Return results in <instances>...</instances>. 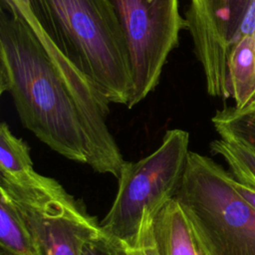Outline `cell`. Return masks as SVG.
<instances>
[{"instance_id":"cell-1","label":"cell","mask_w":255,"mask_h":255,"mask_svg":"<svg viewBox=\"0 0 255 255\" xmlns=\"http://www.w3.org/2000/svg\"><path fill=\"white\" fill-rule=\"evenodd\" d=\"M0 12V93L51 149L118 178L125 162L108 126L111 104L57 49L29 0Z\"/></svg>"},{"instance_id":"cell-2","label":"cell","mask_w":255,"mask_h":255,"mask_svg":"<svg viewBox=\"0 0 255 255\" xmlns=\"http://www.w3.org/2000/svg\"><path fill=\"white\" fill-rule=\"evenodd\" d=\"M65 58L111 103L128 107L132 77L124 31L109 0H29Z\"/></svg>"},{"instance_id":"cell-3","label":"cell","mask_w":255,"mask_h":255,"mask_svg":"<svg viewBox=\"0 0 255 255\" xmlns=\"http://www.w3.org/2000/svg\"><path fill=\"white\" fill-rule=\"evenodd\" d=\"M175 198L214 255H255V208L211 157L189 150Z\"/></svg>"},{"instance_id":"cell-4","label":"cell","mask_w":255,"mask_h":255,"mask_svg":"<svg viewBox=\"0 0 255 255\" xmlns=\"http://www.w3.org/2000/svg\"><path fill=\"white\" fill-rule=\"evenodd\" d=\"M189 133L180 128L165 131L160 145L143 158L125 161L115 200L100 223L109 235L132 246L144 213L153 216L172 198L184 174Z\"/></svg>"},{"instance_id":"cell-5","label":"cell","mask_w":255,"mask_h":255,"mask_svg":"<svg viewBox=\"0 0 255 255\" xmlns=\"http://www.w3.org/2000/svg\"><path fill=\"white\" fill-rule=\"evenodd\" d=\"M0 189L18 206L42 255H81L102 231L97 218L54 178L39 173L22 185L0 180Z\"/></svg>"},{"instance_id":"cell-6","label":"cell","mask_w":255,"mask_h":255,"mask_svg":"<svg viewBox=\"0 0 255 255\" xmlns=\"http://www.w3.org/2000/svg\"><path fill=\"white\" fill-rule=\"evenodd\" d=\"M126 38L132 91L128 109L139 104L159 83L170 52L187 22L179 0H109Z\"/></svg>"},{"instance_id":"cell-7","label":"cell","mask_w":255,"mask_h":255,"mask_svg":"<svg viewBox=\"0 0 255 255\" xmlns=\"http://www.w3.org/2000/svg\"><path fill=\"white\" fill-rule=\"evenodd\" d=\"M251 0H206L198 24L189 32L207 93L228 99L227 59Z\"/></svg>"},{"instance_id":"cell-8","label":"cell","mask_w":255,"mask_h":255,"mask_svg":"<svg viewBox=\"0 0 255 255\" xmlns=\"http://www.w3.org/2000/svg\"><path fill=\"white\" fill-rule=\"evenodd\" d=\"M153 233L159 255H214L175 197L154 216Z\"/></svg>"},{"instance_id":"cell-9","label":"cell","mask_w":255,"mask_h":255,"mask_svg":"<svg viewBox=\"0 0 255 255\" xmlns=\"http://www.w3.org/2000/svg\"><path fill=\"white\" fill-rule=\"evenodd\" d=\"M227 86L234 107L243 109L255 98V35H239L227 59Z\"/></svg>"},{"instance_id":"cell-10","label":"cell","mask_w":255,"mask_h":255,"mask_svg":"<svg viewBox=\"0 0 255 255\" xmlns=\"http://www.w3.org/2000/svg\"><path fill=\"white\" fill-rule=\"evenodd\" d=\"M0 255H42L14 200L0 189Z\"/></svg>"},{"instance_id":"cell-11","label":"cell","mask_w":255,"mask_h":255,"mask_svg":"<svg viewBox=\"0 0 255 255\" xmlns=\"http://www.w3.org/2000/svg\"><path fill=\"white\" fill-rule=\"evenodd\" d=\"M38 174L29 145L14 135L3 122L0 126V180L22 185L34 180Z\"/></svg>"},{"instance_id":"cell-12","label":"cell","mask_w":255,"mask_h":255,"mask_svg":"<svg viewBox=\"0 0 255 255\" xmlns=\"http://www.w3.org/2000/svg\"><path fill=\"white\" fill-rule=\"evenodd\" d=\"M211 123L220 138L236 141L255 152V109L225 107L215 112Z\"/></svg>"},{"instance_id":"cell-13","label":"cell","mask_w":255,"mask_h":255,"mask_svg":"<svg viewBox=\"0 0 255 255\" xmlns=\"http://www.w3.org/2000/svg\"><path fill=\"white\" fill-rule=\"evenodd\" d=\"M210 151L224 159L233 178L255 188V152L253 150L236 141L219 138L210 142Z\"/></svg>"},{"instance_id":"cell-14","label":"cell","mask_w":255,"mask_h":255,"mask_svg":"<svg viewBox=\"0 0 255 255\" xmlns=\"http://www.w3.org/2000/svg\"><path fill=\"white\" fill-rule=\"evenodd\" d=\"M81 255H132L131 247L127 243L102 231L87 241Z\"/></svg>"},{"instance_id":"cell-15","label":"cell","mask_w":255,"mask_h":255,"mask_svg":"<svg viewBox=\"0 0 255 255\" xmlns=\"http://www.w3.org/2000/svg\"><path fill=\"white\" fill-rule=\"evenodd\" d=\"M154 216L146 210L143 215L137 238L131 246L132 255H159L153 233Z\"/></svg>"},{"instance_id":"cell-16","label":"cell","mask_w":255,"mask_h":255,"mask_svg":"<svg viewBox=\"0 0 255 255\" xmlns=\"http://www.w3.org/2000/svg\"><path fill=\"white\" fill-rule=\"evenodd\" d=\"M243 34L255 35V0H251V3L248 7V10L244 16L241 27L239 29L238 36Z\"/></svg>"},{"instance_id":"cell-17","label":"cell","mask_w":255,"mask_h":255,"mask_svg":"<svg viewBox=\"0 0 255 255\" xmlns=\"http://www.w3.org/2000/svg\"><path fill=\"white\" fill-rule=\"evenodd\" d=\"M234 188L240 193V195L245 198L254 208H255V188L246 184H243L233 178Z\"/></svg>"},{"instance_id":"cell-18","label":"cell","mask_w":255,"mask_h":255,"mask_svg":"<svg viewBox=\"0 0 255 255\" xmlns=\"http://www.w3.org/2000/svg\"><path fill=\"white\" fill-rule=\"evenodd\" d=\"M243 109H247V110H254L255 109V98L252 100V102L248 105V106H246L245 108H243ZM243 109H240V110H243Z\"/></svg>"}]
</instances>
